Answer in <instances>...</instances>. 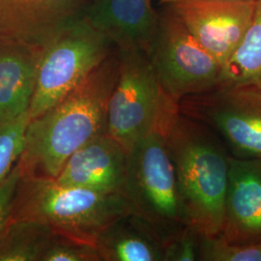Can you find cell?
<instances>
[{
	"label": "cell",
	"mask_w": 261,
	"mask_h": 261,
	"mask_svg": "<svg viewBox=\"0 0 261 261\" xmlns=\"http://www.w3.org/2000/svg\"><path fill=\"white\" fill-rule=\"evenodd\" d=\"M102 261H163L165 241L137 214L122 217L94 241Z\"/></svg>",
	"instance_id": "15"
},
{
	"label": "cell",
	"mask_w": 261,
	"mask_h": 261,
	"mask_svg": "<svg viewBox=\"0 0 261 261\" xmlns=\"http://www.w3.org/2000/svg\"><path fill=\"white\" fill-rule=\"evenodd\" d=\"M28 112L0 127V184L18 163L24 147Z\"/></svg>",
	"instance_id": "19"
},
{
	"label": "cell",
	"mask_w": 261,
	"mask_h": 261,
	"mask_svg": "<svg viewBox=\"0 0 261 261\" xmlns=\"http://www.w3.org/2000/svg\"><path fill=\"white\" fill-rule=\"evenodd\" d=\"M222 235L228 243L261 244V160L230 156Z\"/></svg>",
	"instance_id": "12"
},
{
	"label": "cell",
	"mask_w": 261,
	"mask_h": 261,
	"mask_svg": "<svg viewBox=\"0 0 261 261\" xmlns=\"http://www.w3.org/2000/svg\"><path fill=\"white\" fill-rule=\"evenodd\" d=\"M21 175V168L19 163H17L9 175L0 184V234L9 223L14 199Z\"/></svg>",
	"instance_id": "22"
},
{
	"label": "cell",
	"mask_w": 261,
	"mask_h": 261,
	"mask_svg": "<svg viewBox=\"0 0 261 261\" xmlns=\"http://www.w3.org/2000/svg\"><path fill=\"white\" fill-rule=\"evenodd\" d=\"M147 56L163 90L177 105L186 97L219 86L223 66L196 41L168 5L159 13Z\"/></svg>",
	"instance_id": "7"
},
{
	"label": "cell",
	"mask_w": 261,
	"mask_h": 261,
	"mask_svg": "<svg viewBox=\"0 0 261 261\" xmlns=\"http://www.w3.org/2000/svg\"><path fill=\"white\" fill-rule=\"evenodd\" d=\"M112 42L84 16L61 30L43 48L29 120L47 112L82 84L113 53Z\"/></svg>",
	"instance_id": "6"
},
{
	"label": "cell",
	"mask_w": 261,
	"mask_h": 261,
	"mask_svg": "<svg viewBox=\"0 0 261 261\" xmlns=\"http://www.w3.org/2000/svg\"><path fill=\"white\" fill-rule=\"evenodd\" d=\"M159 1H160V3H162V4L167 5V4H169V3H172V2H175V1H179V0H159Z\"/></svg>",
	"instance_id": "23"
},
{
	"label": "cell",
	"mask_w": 261,
	"mask_h": 261,
	"mask_svg": "<svg viewBox=\"0 0 261 261\" xmlns=\"http://www.w3.org/2000/svg\"><path fill=\"white\" fill-rule=\"evenodd\" d=\"M90 0H0V35L44 48L85 16Z\"/></svg>",
	"instance_id": "10"
},
{
	"label": "cell",
	"mask_w": 261,
	"mask_h": 261,
	"mask_svg": "<svg viewBox=\"0 0 261 261\" xmlns=\"http://www.w3.org/2000/svg\"><path fill=\"white\" fill-rule=\"evenodd\" d=\"M85 17L116 49L138 48L147 54L159 13L153 0H90Z\"/></svg>",
	"instance_id": "13"
},
{
	"label": "cell",
	"mask_w": 261,
	"mask_h": 261,
	"mask_svg": "<svg viewBox=\"0 0 261 261\" xmlns=\"http://www.w3.org/2000/svg\"><path fill=\"white\" fill-rule=\"evenodd\" d=\"M42 50L0 35V127L28 112Z\"/></svg>",
	"instance_id": "14"
},
{
	"label": "cell",
	"mask_w": 261,
	"mask_h": 261,
	"mask_svg": "<svg viewBox=\"0 0 261 261\" xmlns=\"http://www.w3.org/2000/svg\"><path fill=\"white\" fill-rule=\"evenodd\" d=\"M165 133L188 226L198 236L222 233L231 155L208 127L178 110Z\"/></svg>",
	"instance_id": "2"
},
{
	"label": "cell",
	"mask_w": 261,
	"mask_h": 261,
	"mask_svg": "<svg viewBox=\"0 0 261 261\" xmlns=\"http://www.w3.org/2000/svg\"><path fill=\"white\" fill-rule=\"evenodd\" d=\"M130 214L136 213L124 194H103L63 186L53 178L21 175L9 223L35 221L63 237L94 244L106 227Z\"/></svg>",
	"instance_id": "3"
},
{
	"label": "cell",
	"mask_w": 261,
	"mask_h": 261,
	"mask_svg": "<svg viewBox=\"0 0 261 261\" xmlns=\"http://www.w3.org/2000/svg\"><path fill=\"white\" fill-rule=\"evenodd\" d=\"M178 112L208 127L232 157L261 160V87L220 86L182 99Z\"/></svg>",
	"instance_id": "8"
},
{
	"label": "cell",
	"mask_w": 261,
	"mask_h": 261,
	"mask_svg": "<svg viewBox=\"0 0 261 261\" xmlns=\"http://www.w3.org/2000/svg\"><path fill=\"white\" fill-rule=\"evenodd\" d=\"M118 66V55L112 53L60 102L29 120L18 162L22 175L55 179L75 151L107 133Z\"/></svg>",
	"instance_id": "1"
},
{
	"label": "cell",
	"mask_w": 261,
	"mask_h": 261,
	"mask_svg": "<svg viewBox=\"0 0 261 261\" xmlns=\"http://www.w3.org/2000/svg\"><path fill=\"white\" fill-rule=\"evenodd\" d=\"M127 164L128 151L103 133L75 151L55 180L63 186L125 195Z\"/></svg>",
	"instance_id": "11"
},
{
	"label": "cell",
	"mask_w": 261,
	"mask_h": 261,
	"mask_svg": "<svg viewBox=\"0 0 261 261\" xmlns=\"http://www.w3.org/2000/svg\"><path fill=\"white\" fill-rule=\"evenodd\" d=\"M42 261H102L94 244L56 234Z\"/></svg>",
	"instance_id": "20"
},
{
	"label": "cell",
	"mask_w": 261,
	"mask_h": 261,
	"mask_svg": "<svg viewBox=\"0 0 261 261\" xmlns=\"http://www.w3.org/2000/svg\"><path fill=\"white\" fill-rule=\"evenodd\" d=\"M167 5L224 66L252 23L256 0H179Z\"/></svg>",
	"instance_id": "9"
},
{
	"label": "cell",
	"mask_w": 261,
	"mask_h": 261,
	"mask_svg": "<svg viewBox=\"0 0 261 261\" xmlns=\"http://www.w3.org/2000/svg\"><path fill=\"white\" fill-rule=\"evenodd\" d=\"M165 261L198 260V235L190 226L170 237L165 242Z\"/></svg>",
	"instance_id": "21"
},
{
	"label": "cell",
	"mask_w": 261,
	"mask_h": 261,
	"mask_svg": "<svg viewBox=\"0 0 261 261\" xmlns=\"http://www.w3.org/2000/svg\"><path fill=\"white\" fill-rule=\"evenodd\" d=\"M118 75L108 106L107 134L130 151L178 109L163 90L147 54L117 49Z\"/></svg>",
	"instance_id": "5"
},
{
	"label": "cell",
	"mask_w": 261,
	"mask_h": 261,
	"mask_svg": "<svg viewBox=\"0 0 261 261\" xmlns=\"http://www.w3.org/2000/svg\"><path fill=\"white\" fill-rule=\"evenodd\" d=\"M198 260L261 261V244L235 245L227 242L222 234L198 236Z\"/></svg>",
	"instance_id": "18"
},
{
	"label": "cell",
	"mask_w": 261,
	"mask_h": 261,
	"mask_svg": "<svg viewBox=\"0 0 261 261\" xmlns=\"http://www.w3.org/2000/svg\"><path fill=\"white\" fill-rule=\"evenodd\" d=\"M56 233L47 224L10 222L0 234V261H42Z\"/></svg>",
	"instance_id": "17"
},
{
	"label": "cell",
	"mask_w": 261,
	"mask_h": 261,
	"mask_svg": "<svg viewBox=\"0 0 261 261\" xmlns=\"http://www.w3.org/2000/svg\"><path fill=\"white\" fill-rule=\"evenodd\" d=\"M165 125L128 151L125 195L166 242L188 224Z\"/></svg>",
	"instance_id": "4"
},
{
	"label": "cell",
	"mask_w": 261,
	"mask_h": 261,
	"mask_svg": "<svg viewBox=\"0 0 261 261\" xmlns=\"http://www.w3.org/2000/svg\"><path fill=\"white\" fill-rule=\"evenodd\" d=\"M230 85L261 87V0H256L252 23L241 44L223 66L218 87Z\"/></svg>",
	"instance_id": "16"
}]
</instances>
